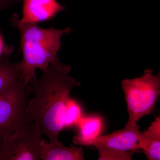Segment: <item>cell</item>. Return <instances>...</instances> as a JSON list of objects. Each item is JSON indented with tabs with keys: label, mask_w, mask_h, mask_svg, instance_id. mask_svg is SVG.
<instances>
[{
	"label": "cell",
	"mask_w": 160,
	"mask_h": 160,
	"mask_svg": "<svg viewBox=\"0 0 160 160\" xmlns=\"http://www.w3.org/2000/svg\"><path fill=\"white\" fill-rule=\"evenodd\" d=\"M141 132L137 123H126L122 129L98 137L89 146L97 149L99 160H132V156L140 151L138 146Z\"/></svg>",
	"instance_id": "cell-4"
},
{
	"label": "cell",
	"mask_w": 160,
	"mask_h": 160,
	"mask_svg": "<svg viewBox=\"0 0 160 160\" xmlns=\"http://www.w3.org/2000/svg\"><path fill=\"white\" fill-rule=\"evenodd\" d=\"M43 136L31 119L1 140L2 160H40Z\"/></svg>",
	"instance_id": "cell-5"
},
{
	"label": "cell",
	"mask_w": 160,
	"mask_h": 160,
	"mask_svg": "<svg viewBox=\"0 0 160 160\" xmlns=\"http://www.w3.org/2000/svg\"><path fill=\"white\" fill-rule=\"evenodd\" d=\"M122 86L129 115L127 123H137L154 110L160 95V72L154 75L146 69L140 77L123 80Z\"/></svg>",
	"instance_id": "cell-3"
},
{
	"label": "cell",
	"mask_w": 160,
	"mask_h": 160,
	"mask_svg": "<svg viewBox=\"0 0 160 160\" xmlns=\"http://www.w3.org/2000/svg\"><path fill=\"white\" fill-rule=\"evenodd\" d=\"M10 23L21 34L23 59L19 62V67L23 82L27 86L37 79L36 69L44 71L49 64L59 60L58 54L61 49V38L69 33L71 28L45 29L37 23L22 22L16 13L10 18Z\"/></svg>",
	"instance_id": "cell-2"
},
{
	"label": "cell",
	"mask_w": 160,
	"mask_h": 160,
	"mask_svg": "<svg viewBox=\"0 0 160 160\" xmlns=\"http://www.w3.org/2000/svg\"><path fill=\"white\" fill-rule=\"evenodd\" d=\"M77 126L79 133L72 138L73 143L76 145L89 146V143L101 134L103 128L102 120L97 115L83 116Z\"/></svg>",
	"instance_id": "cell-11"
},
{
	"label": "cell",
	"mask_w": 160,
	"mask_h": 160,
	"mask_svg": "<svg viewBox=\"0 0 160 160\" xmlns=\"http://www.w3.org/2000/svg\"><path fill=\"white\" fill-rule=\"evenodd\" d=\"M71 67L58 60L49 64L41 78L33 81V98L28 100L26 112L34 120L40 133L49 143L60 142L64 128L65 111L73 88L81 83L70 76Z\"/></svg>",
	"instance_id": "cell-1"
},
{
	"label": "cell",
	"mask_w": 160,
	"mask_h": 160,
	"mask_svg": "<svg viewBox=\"0 0 160 160\" xmlns=\"http://www.w3.org/2000/svg\"><path fill=\"white\" fill-rule=\"evenodd\" d=\"M23 23H38L54 18L65 9L57 0H22Z\"/></svg>",
	"instance_id": "cell-7"
},
{
	"label": "cell",
	"mask_w": 160,
	"mask_h": 160,
	"mask_svg": "<svg viewBox=\"0 0 160 160\" xmlns=\"http://www.w3.org/2000/svg\"><path fill=\"white\" fill-rule=\"evenodd\" d=\"M82 117L81 106L74 100L69 99L65 111L64 128L77 126Z\"/></svg>",
	"instance_id": "cell-12"
},
{
	"label": "cell",
	"mask_w": 160,
	"mask_h": 160,
	"mask_svg": "<svg viewBox=\"0 0 160 160\" xmlns=\"http://www.w3.org/2000/svg\"><path fill=\"white\" fill-rule=\"evenodd\" d=\"M22 0H0V12L11 8Z\"/></svg>",
	"instance_id": "cell-13"
},
{
	"label": "cell",
	"mask_w": 160,
	"mask_h": 160,
	"mask_svg": "<svg viewBox=\"0 0 160 160\" xmlns=\"http://www.w3.org/2000/svg\"><path fill=\"white\" fill-rule=\"evenodd\" d=\"M12 50L13 47L6 46L0 56V95L25 85L19 62L13 63L10 61Z\"/></svg>",
	"instance_id": "cell-8"
},
{
	"label": "cell",
	"mask_w": 160,
	"mask_h": 160,
	"mask_svg": "<svg viewBox=\"0 0 160 160\" xmlns=\"http://www.w3.org/2000/svg\"><path fill=\"white\" fill-rule=\"evenodd\" d=\"M32 86L25 85L0 95V139L32 119L26 108Z\"/></svg>",
	"instance_id": "cell-6"
},
{
	"label": "cell",
	"mask_w": 160,
	"mask_h": 160,
	"mask_svg": "<svg viewBox=\"0 0 160 160\" xmlns=\"http://www.w3.org/2000/svg\"><path fill=\"white\" fill-rule=\"evenodd\" d=\"M5 47H6L4 46V40H3L2 36L0 32V56L4 52Z\"/></svg>",
	"instance_id": "cell-14"
},
{
	"label": "cell",
	"mask_w": 160,
	"mask_h": 160,
	"mask_svg": "<svg viewBox=\"0 0 160 160\" xmlns=\"http://www.w3.org/2000/svg\"><path fill=\"white\" fill-rule=\"evenodd\" d=\"M40 156L42 160H83L84 152L82 147L73 145L64 146L62 142L52 144L42 139L41 144Z\"/></svg>",
	"instance_id": "cell-9"
},
{
	"label": "cell",
	"mask_w": 160,
	"mask_h": 160,
	"mask_svg": "<svg viewBox=\"0 0 160 160\" xmlns=\"http://www.w3.org/2000/svg\"><path fill=\"white\" fill-rule=\"evenodd\" d=\"M0 139V160H2V142Z\"/></svg>",
	"instance_id": "cell-15"
},
{
	"label": "cell",
	"mask_w": 160,
	"mask_h": 160,
	"mask_svg": "<svg viewBox=\"0 0 160 160\" xmlns=\"http://www.w3.org/2000/svg\"><path fill=\"white\" fill-rule=\"evenodd\" d=\"M138 146L148 160H160V116L156 118L146 130L141 132Z\"/></svg>",
	"instance_id": "cell-10"
}]
</instances>
